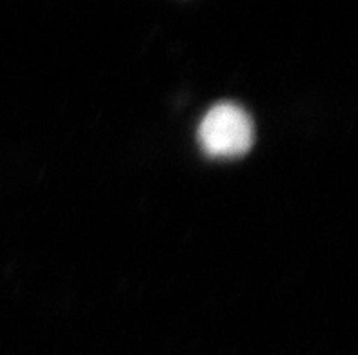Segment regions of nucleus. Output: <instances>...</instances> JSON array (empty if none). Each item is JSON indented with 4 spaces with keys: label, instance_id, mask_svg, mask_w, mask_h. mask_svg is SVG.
Masks as SVG:
<instances>
[{
    "label": "nucleus",
    "instance_id": "obj_1",
    "mask_svg": "<svg viewBox=\"0 0 358 355\" xmlns=\"http://www.w3.org/2000/svg\"><path fill=\"white\" fill-rule=\"evenodd\" d=\"M255 139L253 120L241 105L217 104L204 114L199 126V142L213 158H236L251 149Z\"/></svg>",
    "mask_w": 358,
    "mask_h": 355
}]
</instances>
